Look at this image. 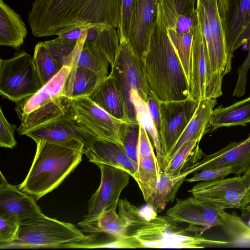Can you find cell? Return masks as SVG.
<instances>
[{
	"label": "cell",
	"instance_id": "cell-1",
	"mask_svg": "<svg viewBox=\"0 0 250 250\" xmlns=\"http://www.w3.org/2000/svg\"><path fill=\"white\" fill-rule=\"evenodd\" d=\"M120 0H35L28 22L36 37L59 36L76 27L118 28Z\"/></svg>",
	"mask_w": 250,
	"mask_h": 250
},
{
	"label": "cell",
	"instance_id": "cell-2",
	"mask_svg": "<svg viewBox=\"0 0 250 250\" xmlns=\"http://www.w3.org/2000/svg\"><path fill=\"white\" fill-rule=\"evenodd\" d=\"M158 0V19L144 60L146 80L160 101L186 100L189 97L188 79L168 35L162 4Z\"/></svg>",
	"mask_w": 250,
	"mask_h": 250
},
{
	"label": "cell",
	"instance_id": "cell-3",
	"mask_svg": "<svg viewBox=\"0 0 250 250\" xmlns=\"http://www.w3.org/2000/svg\"><path fill=\"white\" fill-rule=\"evenodd\" d=\"M36 154L25 179L17 187L36 201L57 188L78 166L84 154V144L72 138L55 143L35 142Z\"/></svg>",
	"mask_w": 250,
	"mask_h": 250
},
{
	"label": "cell",
	"instance_id": "cell-4",
	"mask_svg": "<svg viewBox=\"0 0 250 250\" xmlns=\"http://www.w3.org/2000/svg\"><path fill=\"white\" fill-rule=\"evenodd\" d=\"M95 235H85L73 224L59 221L42 213L20 223L17 238L0 244V249L83 248Z\"/></svg>",
	"mask_w": 250,
	"mask_h": 250
},
{
	"label": "cell",
	"instance_id": "cell-5",
	"mask_svg": "<svg viewBox=\"0 0 250 250\" xmlns=\"http://www.w3.org/2000/svg\"><path fill=\"white\" fill-rule=\"evenodd\" d=\"M71 67L64 66L35 94L18 102L16 111L21 120L20 135L25 131L61 116L70 114L71 99L64 87Z\"/></svg>",
	"mask_w": 250,
	"mask_h": 250
},
{
	"label": "cell",
	"instance_id": "cell-6",
	"mask_svg": "<svg viewBox=\"0 0 250 250\" xmlns=\"http://www.w3.org/2000/svg\"><path fill=\"white\" fill-rule=\"evenodd\" d=\"M177 224L167 215H156L131 229L128 234L134 236L142 248L197 249L221 245V241L207 239L200 234L189 235Z\"/></svg>",
	"mask_w": 250,
	"mask_h": 250
},
{
	"label": "cell",
	"instance_id": "cell-7",
	"mask_svg": "<svg viewBox=\"0 0 250 250\" xmlns=\"http://www.w3.org/2000/svg\"><path fill=\"white\" fill-rule=\"evenodd\" d=\"M122 94L130 122L139 123L131 91L136 90L146 103L151 90L148 84L144 61L134 52L127 42H120V47L110 73Z\"/></svg>",
	"mask_w": 250,
	"mask_h": 250
},
{
	"label": "cell",
	"instance_id": "cell-8",
	"mask_svg": "<svg viewBox=\"0 0 250 250\" xmlns=\"http://www.w3.org/2000/svg\"><path fill=\"white\" fill-rule=\"evenodd\" d=\"M43 84L33 57L23 49L13 57L0 60V93L10 101L19 102L38 92Z\"/></svg>",
	"mask_w": 250,
	"mask_h": 250
},
{
	"label": "cell",
	"instance_id": "cell-9",
	"mask_svg": "<svg viewBox=\"0 0 250 250\" xmlns=\"http://www.w3.org/2000/svg\"><path fill=\"white\" fill-rule=\"evenodd\" d=\"M223 77L213 70L198 18L194 28L188 67L189 98L198 101L221 96Z\"/></svg>",
	"mask_w": 250,
	"mask_h": 250
},
{
	"label": "cell",
	"instance_id": "cell-10",
	"mask_svg": "<svg viewBox=\"0 0 250 250\" xmlns=\"http://www.w3.org/2000/svg\"><path fill=\"white\" fill-rule=\"evenodd\" d=\"M96 165L101 173L100 186L88 201L87 214L79 223L92 222L104 210H116L120 194L131 176L120 168L104 164Z\"/></svg>",
	"mask_w": 250,
	"mask_h": 250
},
{
	"label": "cell",
	"instance_id": "cell-11",
	"mask_svg": "<svg viewBox=\"0 0 250 250\" xmlns=\"http://www.w3.org/2000/svg\"><path fill=\"white\" fill-rule=\"evenodd\" d=\"M70 114L96 137L113 142L123 147L120 129L124 122L107 113L88 97L71 99Z\"/></svg>",
	"mask_w": 250,
	"mask_h": 250
},
{
	"label": "cell",
	"instance_id": "cell-12",
	"mask_svg": "<svg viewBox=\"0 0 250 250\" xmlns=\"http://www.w3.org/2000/svg\"><path fill=\"white\" fill-rule=\"evenodd\" d=\"M188 192L220 209L233 208L242 210L247 207L246 190L241 176L202 181Z\"/></svg>",
	"mask_w": 250,
	"mask_h": 250
},
{
	"label": "cell",
	"instance_id": "cell-13",
	"mask_svg": "<svg viewBox=\"0 0 250 250\" xmlns=\"http://www.w3.org/2000/svg\"><path fill=\"white\" fill-rule=\"evenodd\" d=\"M198 103V101L189 98L179 101H160L161 125L160 141L165 158L192 118Z\"/></svg>",
	"mask_w": 250,
	"mask_h": 250
},
{
	"label": "cell",
	"instance_id": "cell-14",
	"mask_svg": "<svg viewBox=\"0 0 250 250\" xmlns=\"http://www.w3.org/2000/svg\"><path fill=\"white\" fill-rule=\"evenodd\" d=\"M230 166L234 168L236 176H241L250 166V133L246 139L231 142L214 153H203L200 160L191 163L181 173L187 176L205 169Z\"/></svg>",
	"mask_w": 250,
	"mask_h": 250
},
{
	"label": "cell",
	"instance_id": "cell-15",
	"mask_svg": "<svg viewBox=\"0 0 250 250\" xmlns=\"http://www.w3.org/2000/svg\"><path fill=\"white\" fill-rule=\"evenodd\" d=\"M221 210L192 196L177 200L175 205L167 210L166 215L178 223L188 224L187 231L202 233L218 226Z\"/></svg>",
	"mask_w": 250,
	"mask_h": 250
},
{
	"label": "cell",
	"instance_id": "cell-16",
	"mask_svg": "<svg viewBox=\"0 0 250 250\" xmlns=\"http://www.w3.org/2000/svg\"><path fill=\"white\" fill-rule=\"evenodd\" d=\"M21 135L27 136L35 142L43 140L59 143L77 138L83 142L84 149L88 146L92 139L96 137L70 114L34 126L24 131Z\"/></svg>",
	"mask_w": 250,
	"mask_h": 250
},
{
	"label": "cell",
	"instance_id": "cell-17",
	"mask_svg": "<svg viewBox=\"0 0 250 250\" xmlns=\"http://www.w3.org/2000/svg\"><path fill=\"white\" fill-rule=\"evenodd\" d=\"M158 0H138L132 18L128 42L144 61L158 17Z\"/></svg>",
	"mask_w": 250,
	"mask_h": 250
},
{
	"label": "cell",
	"instance_id": "cell-18",
	"mask_svg": "<svg viewBox=\"0 0 250 250\" xmlns=\"http://www.w3.org/2000/svg\"><path fill=\"white\" fill-rule=\"evenodd\" d=\"M199 0L205 10L208 22L212 45L210 63L214 71L224 77L231 70L232 57L227 42L217 0Z\"/></svg>",
	"mask_w": 250,
	"mask_h": 250
},
{
	"label": "cell",
	"instance_id": "cell-19",
	"mask_svg": "<svg viewBox=\"0 0 250 250\" xmlns=\"http://www.w3.org/2000/svg\"><path fill=\"white\" fill-rule=\"evenodd\" d=\"M219 13L231 56L237 42L250 22V0H217Z\"/></svg>",
	"mask_w": 250,
	"mask_h": 250
},
{
	"label": "cell",
	"instance_id": "cell-20",
	"mask_svg": "<svg viewBox=\"0 0 250 250\" xmlns=\"http://www.w3.org/2000/svg\"><path fill=\"white\" fill-rule=\"evenodd\" d=\"M84 154L94 163L104 164L123 169L137 182L138 164L131 159L120 145L98 137L94 138Z\"/></svg>",
	"mask_w": 250,
	"mask_h": 250
},
{
	"label": "cell",
	"instance_id": "cell-21",
	"mask_svg": "<svg viewBox=\"0 0 250 250\" xmlns=\"http://www.w3.org/2000/svg\"><path fill=\"white\" fill-rule=\"evenodd\" d=\"M42 213L32 196L8 182L0 185V216L14 217L21 222Z\"/></svg>",
	"mask_w": 250,
	"mask_h": 250
},
{
	"label": "cell",
	"instance_id": "cell-22",
	"mask_svg": "<svg viewBox=\"0 0 250 250\" xmlns=\"http://www.w3.org/2000/svg\"><path fill=\"white\" fill-rule=\"evenodd\" d=\"M216 104V98H206L199 101L197 107L192 118L174 146L165 157L161 167V170L179 149L188 141L196 139L200 141L203 135L205 134L207 126Z\"/></svg>",
	"mask_w": 250,
	"mask_h": 250
},
{
	"label": "cell",
	"instance_id": "cell-23",
	"mask_svg": "<svg viewBox=\"0 0 250 250\" xmlns=\"http://www.w3.org/2000/svg\"><path fill=\"white\" fill-rule=\"evenodd\" d=\"M88 97L113 117L123 122H130L121 92L110 73Z\"/></svg>",
	"mask_w": 250,
	"mask_h": 250
},
{
	"label": "cell",
	"instance_id": "cell-24",
	"mask_svg": "<svg viewBox=\"0 0 250 250\" xmlns=\"http://www.w3.org/2000/svg\"><path fill=\"white\" fill-rule=\"evenodd\" d=\"M167 27L184 34L194 30L198 21L196 0H160Z\"/></svg>",
	"mask_w": 250,
	"mask_h": 250
},
{
	"label": "cell",
	"instance_id": "cell-25",
	"mask_svg": "<svg viewBox=\"0 0 250 250\" xmlns=\"http://www.w3.org/2000/svg\"><path fill=\"white\" fill-rule=\"evenodd\" d=\"M27 30L21 16L0 0V45L18 50L23 43Z\"/></svg>",
	"mask_w": 250,
	"mask_h": 250
},
{
	"label": "cell",
	"instance_id": "cell-26",
	"mask_svg": "<svg viewBox=\"0 0 250 250\" xmlns=\"http://www.w3.org/2000/svg\"><path fill=\"white\" fill-rule=\"evenodd\" d=\"M249 123H250V96L229 106H220L214 109L205 134L221 127L246 126Z\"/></svg>",
	"mask_w": 250,
	"mask_h": 250
},
{
	"label": "cell",
	"instance_id": "cell-27",
	"mask_svg": "<svg viewBox=\"0 0 250 250\" xmlns=\"http://www.w3.org/2000/svg\"><path fill=\"white\" fill-rule=\"evenodd\" d=\"M106 78L74 64L66 78L64 94L70 99L88 97Z\"/></svg>",
	"mask_w": 250,
	"mask_h": 250
},
{
	"label": "cell",
	"instance_id": "cell-28",
	"mask_svg": "<svg viewBox=\"0 0 250 250\" xmlns=\"http://www.w3.org/2000/svg\"><path fill=\"white\" fill-rule=\"evenodd\" d=\"M83 231L90 232L95 236L104 232L119 239L128 234L129 225L127 221L117 214L116 210L108 209L103 211L95 220L87 223H78Z\"/></svg>",
	"mask_w": 250,
	"mask_h": 250
},
{
	"label": "cell",
	"instance_id": "cell-29",
	"mask_svg": "<svg viewBox=\"0 0 250 250\" xmlns=\"http://www.w3.org/2000/svg\"><path fill=\"white\" fill-rule=\"evenodd\" d=\"M229 246L234 247H250V228L241 217L220 210L219 224Z\"/></svg>",
	"mask_w": 250,
	"mask_h": 250
},
{
	"label": "cell",
	"instance_id": "cell-30",
	"mask_svg": "<svg viewBox=\"0 0 250 250\" xmlns=\"http://www.w3.org/2000/svg\"><path fill=\"white\" fill-rule=\"evenodd\" d=\"M186 177L181 174L168 176L162 172L154 189L146 202L158 213L163 211L166 206L175 199L180 187L185 181Z\"/></svg>",
	"mask_w": 250,
	"mask_h": 250
},
{
	"label": "cell",
	"instance_id": "cell-31",
	"mask_svg": "<svg viewBox=\"0 0 250 250\" xmlns=\"http://www.w3.org/2000/svg\"><path fill=\"white\" fill-rule=\"evenodd\" d=\"M85 42L95 44L107 57L113 66L120 47V38L115 28L88 26Z\"/></svg>",
	"mask_w": 250,
	"mask_h": 250
},
{
	"label": "cell",
	"instance_id": "cell-32",
	"mask_svg": "<svg viewBox=\"0 0 250 250\" xmlns=\"http://www.w3.org/2000/svg\"><path fill=\"white\" fill-rule=\"evenodd\" d=\"M86 36V34L77 42L58 37L53 40L43 42V43L62 68L64 66L71 67L76 63Z\"/></svg>",
	"mask_w": 250,
	"mask_h": 250
},
{
	"label": "cell",
	"instance_id": "cell-33",
	"mask_svg": "<svg viewBox=\"0 0 250 250\" xmlns=\"http://www.w3.org/2000/svg\"><path fill=\"white\" fill-rule=\"evenodd\" d=\"M161 174L162 170L158 159L138 158L137 183L146 202L152 193Z\"/></svg>",
	"mask_w": 250,
	"mask_h": 250
},
{
	"label": "cell",
	"instance_id": "cell-34",
	"mask_svg": "<svg viewBox=\"0 0 250 250\" xmlns=\"http://www.w3.org/2000/svg\"><path fill=\"white\" fill-rule=\"evenodd\" d=\"M131 96L138 122L144 127L151 139L161 167L165 159V155L147 104L140 97L136 90H132Z\"/></svg>",
	"mask_w": 250,
	"mask_h": 250
},
{
	"label": "cell",
	"instance_id": "cell-35",
	"mask_svg": "<svg viewBox=\"0 0 250 250\" xmlns=\"http://www.w3.org/2000/svg\"><path fill=\"white\" fill-rule=\"evenodd\" d=\"M103 77L108 76L109 62L106 56L93 43L85 42L75 63Z\"/></svg>",
	"mask_w": 250,
	"mask_h": 250
},
{
	"label": "cell",
	"instance_id": "cell-36",
	"mask_svg": "<svg viewBox=\"0 0 250 250\" xmlns=\"http://www.w3.org/2000/svg\"><path fill=\"white\" fill-rule=\"evenodd\" d=\"M33 62L43 85L49 82L62 69L50 53L43 42L35 46Z\"/></svg>",
	"mask_w": 250,
	"mask_h": 250
},
{
	"label": "cell",
	"instance_id": "cell-37",
	"mask_svg": "<svg viewBox=\"0 0 250 250\" xmlns=\"http://www.w3.org/2000/svg\"><path fill=\"white\" fill-rule=\"evenodd\" d=\"M199 142L196 139H190L186 142L166 164L162 172L168 176L179 174L193 158Z\"/></svg>",
	"mask_w": 250,
	"mask_h": 250
},
{
	"label": "cell",
	"instance_id": "cell-38",
	"mask_svg": "<svg viewBox=\"0 0 250 250\" xmlns=\"http://www.w3.org/2000/svg\"><path fill=\"white\" fill-rule=\"evenodd\" d=\"M118 207L119 215L124 218L129 225V229L137 228L146 220L154 218L157 213L152 208L147 205L143 209L130 203L126 199H120Z\"/></svg>",
	"mask_w": 250,
	"mask_h": 250
},
{
	"label": "cell",
	"instance_id": "cell-39",
	"mask_svg": "<svg viewBox=\"0 0 250 250\" xmlns=\"http://www.w3.org/2000/svg\"><path fill=\"white\" fill-rule=\"evenodd\" d=\"M167 31L188 81L189 61L194 30L184 34L178 33L167 27Z\"/></svg>",
	"mask_w": 250,
	"mask_h": 250
},
{
	"label": "cell",
	"instance_id": "cell-40",
	"mask_svg": "<svg viewBox=\"0 0 250 250\" xmlns=\"http://www.w3.org/2000/svg\"><path fill=\"white\" fill-rule=\"evenodd\" d=\"M139 123L124 122L120 127V137L128 156L138 164L137 146L139 136Z\"/></svg>",
	"mask_w": 250,
	"mask_h": 250
},
{
	"label": "cell",
	"instance_id": "cell-41",
	"mask_svg": "<svg viewBox=\"0 0 250 250\" xmlns=\"http://www.w3.org/2000/svg\"><path fill=\"white\" fill-rule=\"evenodd\" d=\"M138 0H120L118 33L120 42H128L132 18Z\"/></svg>",
	"mask_w": 250,
	"mask_h": 250
},
{
	"label": "cell",
	"instance_id": "cell-42",
	"mask_svg": "<svg viewBox=\"0 0 250 250\" xmlns=\"http://www.w3.org/2000/svg\"><path fill=\"white\" fill-rule=\"evenodd\" d=\"M235 173L232 167H215L208 168L194 173L190 178L186 179L185 181L191 183L196 181H210L221 178H225L230 174Z\"/></svg>",
	"mask_w": 250,
	"mask_h": 250
},
{
	"label": "cell",
	"instance_id": "cell-43",
	"mask_svg": "<svg viewBox=\"0 0 250 250\" xmlns=\"http://www.w3.org/2000/svg\"><path fill=\"white\" fill-rule=\"evenodd\" d=\"M20 223L15 218L0 216V244L10 243L17 238Z\"/></svg>",
	"mask_w": 250,
	"mask_h": 250
},
{
	"label": "cell",
	"instance_id": "cell-44",
	"mask_svg": "<svg viewBox=\"0 0 250 250\" xmlns=\"http://www.w3.org/2000/svg\"><path fill=\"white\" fill-rule=\"evenodd\" d=\"M16 125L9 123L0 108V146L13 148L17 145L14 137Z\"/></svg>",
	"mask_w": 250,
	"mask_h": 250
},
{
	"label": "cell",
	"instance_id": "cell-45",
	"mask_svg": "<svg viewBox=\"0 0 250 250\" xmlns=\"http://www.w3.org/2000/svg\"><path fill=\"white\" fill-rule=\"evenodd\" d=\"M84 248H142L140 243L132 235L128 234L126 236L114 241L101 244H90L84 246ZM83 247V248H84Z\"/></svg>",
	"mask_w": 250,
	"mask_h": 250
},
{
	"label": "cell",
	"instance_id": "cell-46",
	"mask_svg": "<svg viewBox=\"0 0 250 250\" xmlns=\"http://www.w3.org/2000/svg\"><path fill=\"white\" fill-rule=\"evenodd\" d=\"M139 136L137 146V159L141 157L158 159L147 133L139 123Z\"/></svg>",
	"mask_w": 250,
	"mask_h": 250
},
{
	"label": "cell",
	"instance_id": "cell-47",
	"mask_svg": "<svg viewBox=\"0 0 250 250\" xmlns=\"http://www.w3.org/2000/svg\"><path fill=\"white\" fill-rule=\"evenodd\" d=\"M146 103L160 140L161 132L160 101L151 91L147 97Z\"/></svg>",
	"mask_w": 250,
	"mask_h": 250
},
{
	"label": "cell",
	"instance_id": "cell-48",
	"mask_svg": "<svg viewBox=\"0 0 250 250\" xmlns=\"http://www.w3.org/2000/svg\"><path fill=\"white\" fill-rule=\"evenodd\" d=\"M88 27L80 26L76 27L58 36V37L68 40L77 42L86 34Z\"/></svg>",
	"mask_w": 250,
	"mask_h": 250
},
{
	"label": "cell",
	"instance_id": "cell-49",
	"mask_svg": "<svg viewBox=\"0 0 250 250\" xmlns=\"http://www.w3.org/2000/svg\"><path fill=\"white\" fill-rule=\"evenodd\" d=\"M246 190L245 201L247 206L250 204V166L241 175Z\"/></svg>",
	"mask_w": 250,
	"mask_h": 250
},
{
	"label": "cell",
	"instance_id": "cell-50",
	"mask_svg": "<svg viewBox=\"0 0 250 250\" xmlns=\"http://www.w3.org/2000/svg\"><path fill=\"white\" fill-rule=\"evenodd\" d=\"M250 40V22L239 37L236 45L235 51L241 46L248 43Z\"/></svg>",
	"mask_w": 250,
	"mask_h": 250
},
{
	"label": "cell",
	"instance_id": "cell-51",
	"mask_svg": "<svg viewBox=\"0 0 250 250\" xmlns=\"http://www.w3.org/2000/svg\"><path fill=\"white\" fill-rule=\"evenodd\" d=\"M242 210H244L248 214H250V204Z\"/></svg>",
	"mask_w": 250,
	"mask_h": 250
},
{
	"label": "cell",
	"instance_id": "cell-52",
	"mask_svg": "<svg viewBox=\"0 0 250 250\" xmlns=\"http://www.w3.org/2000/svg\"><path fill=\"white\" fill-rule=\"evenodd\" d=\"M247 225H248V226H249V227H250V220H249L248 223H247Z\"/></svg>",
	"mask_w": 250,
	"mask_h": 250
}]
</instances>
